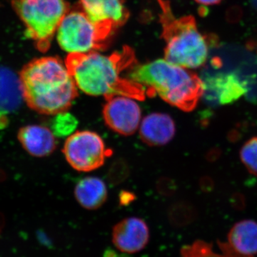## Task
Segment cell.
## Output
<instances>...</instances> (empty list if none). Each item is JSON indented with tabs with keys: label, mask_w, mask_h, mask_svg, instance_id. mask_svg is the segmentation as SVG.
Masks as SVG:
<instances>
[{
	"label": "cell",
	"mask_w": 257,
	"mask_h": 257,
	"mask_svg": "<svg viewBox=\"0 0 257 257\" xmlns=\"http://www.w3.org/2000/svg\"><path fill=\"white\" fill-rule=\"evenodd\" d=\"M104 257H118V255L114 250L108 248L104 253Z\"/></svg>",
	"instance_id": "22"
},
{
	"label": "cell",
	"mask_w": 257,
	"mask_h": 257,
	"mask_svg": "<svg viewBox=\"0 0 257 257\" xmlns=\"http://www.w3.org/2000/svg\"><path fill=\"white\" fill-rule=\"evenodd\" d=\"M118 257H128V256H126V255H121V256H118Z\"/></svg>",
	"instance_id": "23"
},
{
	"label": "cell",
	"mask_w": 257,
	"mask_h": 257,
	"mask_svg": "<svg viewBox=\"0 0 257 257\" xmlns=\"http://www.w3.org/2000/svg\"><path fill=\"white\" fill-rule=\"evenodd\" d=\"M18 140L23 148L34 157L50 155L56 148L53 133L40 125H28L19 130Z\"/></svg>",
	"instance_id": "14"
},
{
	"label": "cell",
	"mask_w": 257,
	"mask_h": 257,
	"mask_svg": "<svg viewBox=\"0 0 257 257\" xmlns=\"http://www.w3.org/2000/svg\"><path fill=\"white\" fill-rule=\"evenodd\" d=\"M128 79L143 86L147 95L158 94L166 102L184 111L195 109L204 90L197 74L166 60L135 65Z\"/></svg>",
	"instance_id": "3"
},
{
	"label": "cell",
	"mask_w": 257,
	"mask_h": 257,
	"mask_svg": "<svg viewBox=\"0 0 257 257\" xmlns=\"http://www.w3.org/2000/svg\"><path fill=\"white\" fill-rule=\"evenodd\" d=\"M150 240V229L143 219L130 217L115 225L112 242L119 251L135 253L145 248Z\"/></svg>",
	"instance_id": "10"
},
{
	"label": "cell",
	"mask_w": 257,
	"mask_h": 257,
	"mask_svg": "<svg viewBox=\"0 0 257 257\" xmlns=\"http://www.w3.org/2000/svg\"><path fill=\"white\" fill-rule=\"evenodd\" d=\"M24 101L20 77L11 69L0 66V128L7 116L15 112Z\"/></svg>",
	"instance_id": "13"
},
{
	"label": "cell",
	"mask_w": 257,
	"mask_h": 257,
	"mask_svg": "<svg viewBox=\"0 0 257 257\" xmlns=\"http://www.w3.org/2000/svg\"><path fill=\"white\" fill-rule=\"evenodd\" d=\"M12 7L35 47L45 52L50 49L59 25L68 13L64 0H12Z\"/></svg>",
	"instance_id": "5"
},
{
	"label": "cell",
	"mask_w": 257,
	"mask_h": 257,
	"mask_svg": "<svg viewBox=\"0 0 257 257\" xmlns=\"http://www.w3.org/2000/svg\"><path fill=\"white\" fill-rule=\"evenodd\" d=\"M228 244L231 249L242 256H253L257 253V223L243 220L230 230Z\"/></svg>",
	"instance_id": "15"
},
{
	"label": "cell",
	"mask_w": 257,
	"mask_h": 257,
	"mask_svg": "<svg viewBox=\"0 0 257 257\" xmlns=\"http://www.w3.org/2000/svg\"><path fill=\"white\" fill-rule=\"evenodd\" d=\"M158 3L165 60L185 69L202 67L207 62L210 45L207 37L198 30L195 19L192 16L177 18L168 2L158 0Z\"/></svg>",
	"instance_id": "4"
},
{
	"label": "cell",
	"mask_w": 257,
	"mask_h": 257,
	"mask_svg": "<svg viewBox=\"0 0 257 257\" xmlns=\"http://www.w3.org/2000/svg\"><path fill=\"white\" fill-rule=\"evenodd\" d=\"M103 117L106 124L115 133L124 136L133 135L141 123L142 111L135 99L126 96L106 98Z\"/></svg>",
	"instance_id": "9"
},
{
	"label": "cell",
	"mask_w": 257,
	"mask_h": 257,
	"mask_svg": "<svg viewBox=\"0 0 257 257\" xmlns=\"http://www.w3.org/2000/svg\"><path fill=\"white\" fill-rule=\"evenodd\" d=\"M142 140L150 146H162L170 143L175 135L173 119L167 114L153 113L144 118L140 125Z\"/></svg>",
	"instance_id": "12"
},
{
	"label": "cell",
	"mask_w": 257,
	"mask_h": 257,
	"mask_svg": "<svg viewBox=\"0 0 257 257\" xmlns=\"http://www.w3.org/2000/svg\"><path fill=\"white\" fill-rule=\"evenodd\" d=\"M128 174V166L124 161L119 160L111 165L108 179L111 184H116L124 181Z\"/></svg>",
	"instance_id": "20"
},
{
	"label": "cell",
	"mask_w": 257,
	"mask_h": 257,
	"mask_svg": "<svg viewBox=\"0 0 257 257\" xmlns=\"http://www.w3.org/2000/svg\"><path fill=\"white\" fill-rule=\"evenodd\" d=\"M24 101L30 109L47 115L68 110L78 90L68 69L60 59H34L19 74Z\"/></svg>",
	"instance_id": "2"
},
{
	"label": "cell",
	"mask_w": 257,
	"mask_h": 257,
	"mask_svg": "<svg viewBox=\"0 0 257 257\" xmlns=\"http://www.w3.org/2000/svg\"><path fill=\"white\" fill-rule=\"evenodd\" d=\"M114 28L93 23L81 11L68 12L57 29V39L68 53H88L104 50Z\"/></svg>",
	"instance_id": "6"
},
{
	"label": "cell",
	"mask_w": 257,
	"mask_h": 257,
	"mask_svg": "<svg viewBox=\"0 0 257 257\" xmlns=\"http://www.w3.org/2000/svg\"><path fill=\"white\" fill-rule=\"evenodd\" d=\"M74 196L82 207L94 210L99 209L106 202L107 189L101 179L88 177L81 179L77 184Z\"/></svg>",
	"instance_id": "16"
},
{
	"label": "cell",
	"mask_w": 257,
	"mask_h": 257,
	"mask_svg": "<svg viewBox=\"0 0 257 257\" xmlns=\"http://www.w3.org/2000/svg\"><path fill=\"white\" fill-rule=\"evenodd\" d=\"M80 3L93 23L114 29L126 23L130 16L124 0H80Z\"/></svg>",
	"instance_id": "11"
},
{
	"label": "cell",
	"mask_w": 257,
	"mask_h": 257,
	"mask_svg": "<svg viewBox=\"0 0 257 257\" xmlns=\"http://www.w3.org/2000/svg\"><path fill=\"white\" fill-rule=\"evenodd\" d=\"M64 157L74 170L91 172L99 168L111 155L102 139L91 131H80L72 134L64 143Z\"/></svg>",
	"instance_id": "7"
},
{
	"label": "cell",
	"mask_w": 257,
	"mask_h": 257,
	"mask_svg": "<svg viewBox=\"0 0 257 257\" xmlns=\"http://www.w3.org/2000/svg\"><path fill=\"white\" fill-rule=\"evenodd\" d=\"M195 1L199 4L209 6V5L219 4L222 0H195Z\"/></svg>",
	"instance_id": "21"
},
{
	"label": "cell",
	"mask_w": 257,
	"mask_h": 257,
	"mask_svg": "<svg viewBox=\"0 0 257 257\" xmlns=\"http://www.w3.org/2000/svg\"><path fill=\"white\" fill-rule=\"evenodd\" d=\"M135 52L123 47L110 55L97 52L69 54L65 65L77 88L91 96H126L143 101L146 90L130 79L122 78L121 72L136 65Z\"/></svg>",
	"instance_id": "1"
},
{
	"label": "cell",
	"mask_w": 257,
	"mask_h": 257,
	"mask_svg": "<svg viewBox=\"0 0 257 257\" xmlns=\"http://www.w3.org/2000/svg\"><path fill=\"white\" fill-rule=\"evenodd\" d=\"M240 158L246 170L257 176V137L250 139L243 145Z\"/></svg>",
	"instance_id": "19"
},
{
	"label": "cell",
	"mask_w": 257,
	"mask_h": 257,
	"mask_svg": "<svg viewBox=\"0 0 257 257\" xmlns=\"http://www.w3.org/2000/svg\"><path fill=\"white\" fill-rule=\"evenodd\" d=\"M202 80V96L212 106L232 104L248 90L247 81L236 72L206 74Z\"/></svg>",
	"instance_id": "8"
},
{
	"label": "cell",
	"mask_w": 257,
	"mask_h": 257,
	"mask_svg": "<svg viewBox=\"0 0 257 257\" xmlns=\"http://www.w3.org/2000/svg\"><path fill=\"white\" fill-rule=\"evenodd\" d=\"M219 247L221 253L215 252L210 243L199 240L183 246L181 257H252L240 256L231 249L228 243L219 241Z\"/></svg>",
	"instance_id": "17"
},
{
	"label": "cell",
	"mask_w": 257,
	"mask_h": 257,
	"mask_svg": "<svg viewBox=\"0 0 257 257\" xmlns=\"http://www.w3.org/2000/svg\"><path fill=\"white\" fill-rule=\"evenodd\" d=\"M78 125V120L68 111L55 114L52 122V132L58 138H69L74 133Z\"/></svg>",
	"instance_id": "18"
}]
</instances>
